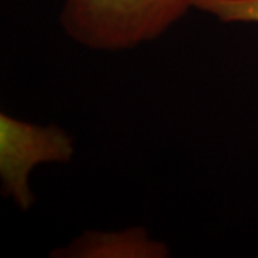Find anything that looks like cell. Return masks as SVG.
<instances>
[{"label": "cell", "instance_id": "cell-1", "mask_svg": "<svg viewBox=\"0 0 258 258\" xmlns=\"http://www.w3.org/2000/svg\"><path fill=\"white\" fill-rule=\"evenodd\" d=\"M198 0H62L59 25L79 46L123 52L154 42L174 28Z\"/></svg>", "mask_w": 258, "mask_h": 258}, {"label": "cell", "instance_id": "cell-2", "mask_svg": "<svg viewBox=\"0 0 258 258\" xmlns=\"http://www.w3.org/2000/svg\"><path fill=\"white\" fill-rule=\"evenodd\" d=\"M74 155V138L63 128L0 113V191L20 211H29L36 200L30 186L33 169L43 164H68Z\"/></svg>", "mask_w": 258, "mask_h": 258}, {"label": "cell", "instance_id": "cell-3", "mask_svg": "<svg viewBox=\"0 0 258 258\" xmlns=\"http://www.w3.org/2000/svg\"><path fill=\"white\" fill-rule=\"evenodd\" d=\"M171 249L149 235L144 227L123 230H85L64 247L53 249V258H166Z\"/></svg>", "mask_w": 258, "mask_h": 258}, {"label": "cell", "instance_id": "cell-4", "mask_svg": "<svg viewBox=\"0 0 258 258\" xmlns=\"http://www.w3.org/2000/svg\"><path fill=\"white\" fill-rule=\"evenodd\" d=\"M195 10L224 25H258V0H198Z\"/></svg>", "mask_w": 258, "mask_h": 258}]
</instances>
